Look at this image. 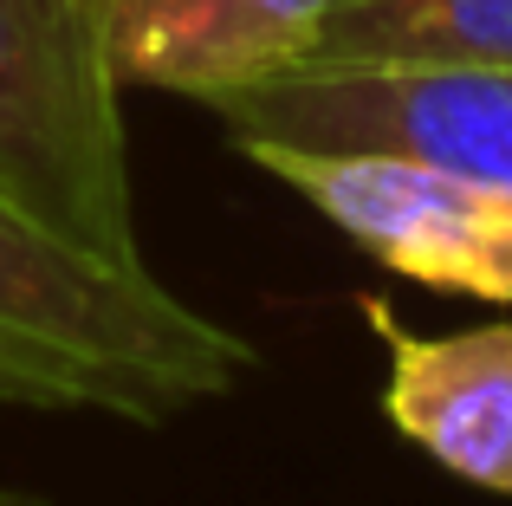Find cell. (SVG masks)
<instances>
[{"instance_id": "cell-1", "label": "cell", "mask_w": 512, "mask_h": 506, "mask_svg": "<svg viewBox=\"0 0 512 506\" xmlns=\"http://www.w3.org/2000/svg\"><path fill=\"white\" fill-rule=\"evenodd\" d=\"M253 344L182 305L150 266H104L0 195V403L169 422L227 396Z\"/></svg>"}, {"instance_id": "cell-2", "label": "cell", "mask_w": 512, "mask_h": 506, "mask_svg": "<svg viewBox=\"0 0 512 506\" xmlns=\"http://www.w3.org/2000/svg\"><path fill=\"white\" fill-rule=\"evenodd\" d=\"M0 195L104 266H150L104 0H0Z\"/></svg>"}, {"instance_id": "cell-3", "label": "cell", "mask_w": 512, "mask_h": 506, "mask_svg": "<svg viewBox=\"0 0 512 506\" xmlns=\"http://www.w3.org/2000/svg\"><path fill=\"white\" fill-rule=\"evenodd\" d=\"M240 143L512 182V65H292L208 104Z\"/></svg>"}, {"instance_id": "cell-4", "label": "cell", "mask_w": 512, "mask_h": 506, "mask_svg": "<svg viewBox=\"0 0 512 506\" xmlns=\"http://www.w3.org/2000/svg\"><path fill=\"white\" fill-rule=\"evenodd\" d=\"M247 163L312 202L350 247L428 292L512 305V182L454 176L402 156H325L240 143Z\"/></svg>"}, {"instance_id": "cell-5", "label": "cell", "mask_w": 512, "mask_h": 506, "mask_svg": "<svg viewBox=\"0 0 512 506\" xmlns=\"http://www.w3.org/2000/svg\"><path fill=\"white\" fill-rule=\"evenodd\" d=\"M383 338V416L428 461L480 494L512 500V325L409 331L383 299H363Z\"/></svg>"}, {"instance_id": "cell-6", "label": "cell", "mask_w": 512, "mask_h": 506, "mask_svg": "<svg viewBox=\"0 0 512 506\" xmlns=\"http://www.w3.org/2000/svg\"><path fill=\"white\" fill-rule=\"evenodd\" d=\"M331 0H104L117 85L221 104L312 59Z\"/></svg>"}, {"instance_id": "cell-7", "label": "cell", "mask_w": 512, "mask_h": 506, "mask_svg": "<svg viewBox=\"0 0 512 506\" xmlns=\"http://www.w3.org/2000/svg\"><path fill=\"white\" fill-rule=\"evenodd\" d=\"M312 59L318 65H512V0H331Z\"/></svg>"}, {"instance_id": "cell-8", "label": "cell", "mask_w": 512, "mask_h": 506, "mask_svg": "<svg viewBox=\"0 0 512 506\" xmlns=\"http://www.w3.org/2000/svg\"><path fill=\"white\" fill-rule=\"evenodd\" d=\"M0 506H52L46 494H26V487H0Z\"/></svg>"}]
</instances>
